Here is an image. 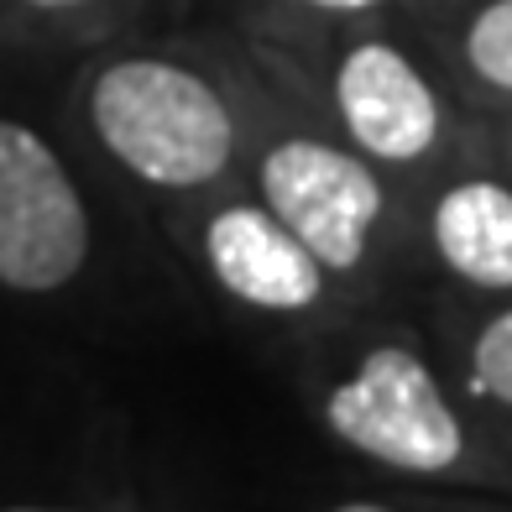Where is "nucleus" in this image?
Returning <instances> with one entry per match:
<instances>
[{"label":"nucleus","mask_w":512,"mask_h":512,"mask_svg":"<svg viewBox=\"0 0 512 512\" xmlns=\"http://www.w3.org/2000/svg\"><path fill=\"white\" fill-rule=\"evenodd\" d=\"M89 126L131 178L204 189L236 157V115L204 74L173 58H121L89 84Z\"/></svg>","instance_id":"nucleus-1"},{"label":"nucleus","mask_w":512,"mask_h":512,"mask_svg":"<svg viewBox=\"0 0 512 512\" xmlns=\"http://www.w3.org/2000/svg\"><path fill=\"white\" fill-rule=\"evenodd\" d=\"M324 424L340 445L403 476H445L465 460L460 413L408 345H371L351 377L324 392Z\"/></svg>","instance_id":"nucleus-2"},{"label":"nucleus","mask_w":512,"mask_h":512,"mask_svg":"<svg viewBox=\"0 0 512 512\" xmlns=\"http://www.w3.org/2000/svg\"><path fill=\"white\" fill-rule=\"evenodd\" d=\"M89 262V209L68 162L27 121L0 115V288L58 293Z\"/></svg>","instance_id":"nucleus-3"},{"label":"nucleus","mask_w":512,"mask_h":512,"mask_svg":"<svg viewBox=\"0 0 512 512\" xmlns=\"http://www.w3.org/2000/svg\"><path fill=\"white\" fill-rule=\"evenodd\" d=\"M256 183L262 204L309 246L324 272H356L366 262L371 230L382 220V183L356 152L288 136L262 157Z\"/></svg>","instance_id":"nucleus-4"},{"label":"nucleus","mask_w":512,"mask_h":512,"mask_svg":"<svg viewBox=\"0 0 512 512\" xmlns=\"http://www.w3.org/2000/svg\"><path fill=\"white\" fill-rule=\"evenodd\" d=\"M335 110L377 162H418L439 142V100L418 63L392 42H356L335 68Z\"/></svg>","instance_id":"nucleus-5"},{"label":"nucleus","mask_w":512,"mask_h":512,"mask_svg":"<svg viewBox=\"0 0 512 512\" xmlns=\"http://www.w3.org/2000/svg\"><path fill=\"white\" fill-rule=\"evenodd\" d=\"M204 262L215 283L267 314H304L324 298V272L309 246L267 204H225L204 225Z\"/></svg>","instance_id":"nucleus-6"},{"label":"nucleus","mask_w":512,"mask_h":512,"mask_svg":"<svg viewBox=\"0 0 512 512\" xmlns=\"http://www.w3.org/2000/svg\"><path fill=\"white\" fill-rule=\"evenodd\" d=\"M434 251L460 283L512 293V189L497 178L450 183L429 220Z\"/></svg>","instance_id":"nucleus-7"},{"label":"nucleus","mask_w":512,"mask_h":512,"mask_svg":"<svg viewBox=\"0 0 512 512\" xmlns=\"http://www.w3.org/2000/svg\"><path fill=\"white\" fill-rule=\"evenodd\" d=\"M465 63L476 79L512 95V0H486L465 27Z\"/></svg>","instance_id":"nucleus-8"},{"label":"nucleus","mask_w":512,"mask_h":512,"mask_svg":"<svg viewBox=\"0 0 512 512\" xmlns=\"http://www.w3.org/2000/svg\"><path fill=\"white\" fill-rule=\"evenodd\" d=\"M471 392L497 408H512V309L492 314L471 340Z\"/></svg>","instance_id":"nucleus-9"},{"label":"nucleus","mask_w":512,"mask_h":512,"mask_svg":"<svg viewBox=\"0 0 512 512\" xmlns=\"http://www.w3.org/2000/svg\"><path fill=\"white\" fill-rule=\"evenodd\" d=\"M298 6H314V11H335V16H356V11H371L382 0H298Z\"/></svg>","instance_id":"nucleus-10"},{"label":"nucleus","mask_w":512,"mask_h":512,"mask_svg":"<svg viewBox=\"0 0 512 512\" xmlns=\"http://www.w3.org/2000/svg\"><path fill=\"white\" fill-rule=\"evenodd\" d=\"M330 512H398V507H387V502H340Z\"/></svg>","instance_id":"nucleus-11"},{"label":"nucleus","mask_w":512,"mask_h":512,"mask_svg":"<svg viewBox=\"0 0 512 512\" xmlns=\"http://www.w3.org/2000/svg\"><path fill=\"white\" fill-rule=\"evenodd\" d=\"M21 6H37V11H68V6H84V0H21Z\"/></svg>","instance_id":"nucleus-12"},{"label":"nucleus","mask_w":512,"mask_h":512,"mask_svg":"<svg viewBox=\"0 0 512 512\" xmlns=\"http://www.w3.org/2000/svg\"><path fill=\"white\" fill-rule=\"evenodd\" d=\"M0 512H74V507H0Z\"/></svg>","instance_id":"nucleus-13"},{"label":"nucleus","mask_w":512,"mask_h":512,"mask_svg":"<svg viewBox=\"0 0 512 512\" xmlns=\"http://www.w3.org/2000/svg\"><path fill=\"white\" fill-rule=\"evenodd\" d=\"M507 157H512V136H507Z\"/></svg>","instance_id":"nucleus-14"}]
</instances>
